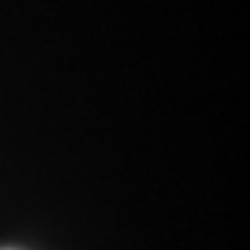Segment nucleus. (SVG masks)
I'll list each match as a JSON object with an SVG mask.
<instances>
[]
</instances>
